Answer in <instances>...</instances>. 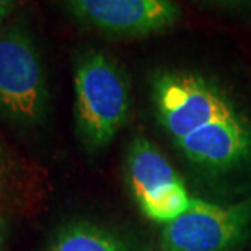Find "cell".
<instances>
[{"label": "cell", "instance_id": "cell-1", "mask_svg": "<svg viewBox=\"0 0 251 251\" xmlns=\"http://www.w3.org/2000/svg\"><path fill=\"white\" fill-rule=\"evenodd\" d=\"M73 86L76 135L91 154H98L126 125L130 81L117 60L104 50L91 49L76 58Z\"/></svg>", "mask_w": 251, "mask_h": 251}, {"label": "cell", "instance_id": "cell-2", "mask_svg": "<svg viewBox=\"0 0 251 251\" xmlns=\"http://www.w3.org/2000/svg\"><path fill=\"white\" fill-rule=\"evenodd\" d=\"M50 91L33 34L12 23L0 28V117L33 130L47 120Z\"/></svg>", "mask_w": 251, "mask_h": 251}, {"label": "cell", "instance_id": "cell-3", "mask_svg": "<svg viewBox=\"0 0 251 251\" xmlns=\"http://www.w3.org/2000/svg\"><path fill=\"white\" fill-rule=\"evenodd\" d=\"M151 96L157 122L174 143L202 125L238 114L219 84L191 72H157Z\"/></svg>", "mask_w": 251, "mask_h": 251}, {"label": "cell", "instance_id": "cell-4", "mask_svg": "<svg viewBox=\"0 0 251 251\" xmlns=\"http://www.w3.org/2000/svg\"><path fill=\"white\" fill-rule=\"evenodd\" d=\"M125 177L140 211L161 226L180 217L193 200L169 159L144 136H136L128 146Z\"/></svg>", "mask_w": 251, "mask_h": 251}, {"label": "cell", "instance_id": "cell-5", "mask_svg": "<svg viewBox=\"0 0 251 251\" xmlns=\"http://www.w3.org/2000/svg\"><path fill=\"white\" fill-rule=\"evenodd\" d=\"M251 230V198L216 204L200 198L180 217L162 227L164 251H235Z\"/></svg>", "mask_w": 251, "mask_h": 251}, {"label": "cell", "instance_id": "cell-6", "mask_svg": "<svg viewBox=\"0 0 251 251\" xmlns=\"http://www.w3.org/2000/svg\"><path fill=\"white\" fill-rule=\"evenodd\" d=\"M63 3L84 26L124 39L165 33L181 18L174 0H63Z\"/></svg>", "mask_w": 251, "mask_h": 251}, {"label": "cell", "instance_id": "cell-7", "mask_svg": "<svg viewBox=\"0 0 251 251\" xmlns=\"http://www.w3.org/2000/svg\"><path fill=\"white\" fill-rule=\"evenodd\" d=\"M175 146L196 167L207 172H228L251 159V125L238 112L202 125Z\"/></svg>", "mask_w": 251, "mask_h": 251}, {"label": "cell", "instance_id": "cell-8", "mask_svg": "<svg viewBox=\"0 0 251 251\" xmlns=\"http://www.w3.org/2000/svg\"><path fill=\"white\" fill-rule=\"evenodd\" d=\"M44 251H131V248L112 228L76 219L57 228Z\"/></svg>", "mask_w": 251, "mask_h": 251}, {"label": "cell", "instance_id": "cell-9", "mask_svg": "<svg viewBox=\"0 0 251 251\" xmlns=\"http://www.w3.org/2000/svg\"><path fill=\"white\" fill-rule=\"evenodd\" d=\"M10 238V226L7 217L0 214V251H7Z\"/></svg>", "mask_w": 251, "mask_h": 251}, {"label": "cell", "instance_id": "cell-10", "mask_svg": "<svg viewBox=\"0 0 251 251\" xmlns=\"http://www.w3.org/2000/svg\"><path fill=\"white\" fill-rule=\"evenodd\" d=\"M15 5H17V0H0V28L3 26L5 18L13 12Z\"/></svg>", "mask_w": 251, "mask_h": 251}, {"label": "cell", "instance_id": "cell-11", "mask_svg": "<svg viewBox=\"0 0 251 251\" xmlns=\"http://www.w3.org/2000/svg\"><path fill=\"white\" fill-rule=\"evenodd\" d=\"M224 2H226V0H224Z\"/></svg>", "mask_w": 251, "mask_h": 251}]
</instances>
